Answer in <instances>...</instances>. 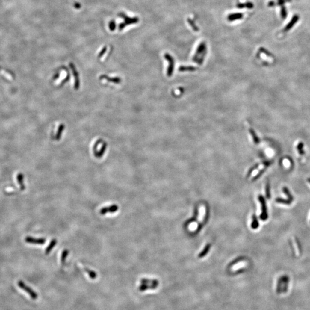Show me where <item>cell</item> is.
<instances>
[{"label": "cell", "instance_id": "obj_14", "mask_svg": "<svg viewBox=\"0 0 310 310\" xmlns=\"http://www.w3.org/2000/svg\"><path fill=\"white\" fill-rule=\"evenodd\" d=\"M64 127H65V126H64V124H62L59 125L58 130V131H57V133H56V135L55 136V139L56 140H59L61 139L62 133H63V131L64 129Z\"/></svg>", "mask_w": 310, "mask_h": 310}, {"label": "cell", "instance_id": "obj_13", "mask_svg": "<svg viewBox=\"0 0 310 310\" xmlns=\"http://www.w3.org/2000/svg\"><path fill=\"white\" fill-rule=\"evenodd\" d=\"M56 243H57V240L56 239H53L52 241H51V242L49 243V244L48 245V247L46 249L45 252H46V255H48L51 252V251L53 249V248H54L55 245H56Z\"/></svg>", "mask_w": 310, "mask_h": 310}, {"label": "cell", "instance_id": "obj_20", "mask_svg": "<svg viewBox=\"0 0 310 310\" xmlns=\"http://www.w3.org/2000/svg\"><path fill=\"white\" fill-rule=\"evenodd\" d=\"M69 254V251L68 250H64L62 253L61 255V262L64 264L66 262V260L67 259V257Z\"/></svg>", "mask_w": 310, "mask_h": 310}, {"label": "cell", "instance_id": "obj_16", "mask_svg": "<svg viewBox=\"0 0 310 310\" xmlns=\"http://www.w3.org/2000/svg\"><path fill=\"white\" fill-rule=\"evenodd\" d=\"M282 191H283V192L287 196L288 199L292 202L293 200H294V196H293V195H292V193H291V192L289 191V189L287 187H284L282 188Z\"/></svg>", "mask_w": 310, "mask_h": 310}, {"label": "cell", "instance_id": "obj_7", "mask_svg": "<svg viewBox=\"0 0 310 310\" xmlns=\"http://www.w3.org/2000/svg\"><path fill=\"white\" fill-rule=\"evenodd\" d=\"M25 241L27 243L32 244L43 245L46 242V240L45 238H34V237H27L25 238Z\"/></svg>", "mask_w": 310, "mask_h": 310}, {"label": "cell", "instance_id": "obj_10", "mask_svg": "<svg viewBox=\"0 0 310 310\" xmlns=\"http://www.w3.org/2000/svg\"><path fill=\"white\" fill-rule=\"evenodd\" d=\"M282 292L284 293H285L288 291L289 277L287 276H282Z\"/></svg>", "mask_w": 310, "mask_h": 310}, {"label": "cell", "instance_id": "obj_21", "mask_svg": "<svg viewBox=\"0 0 310 310\" xmlns=\"http://www.w3.org/2000/svg\"><path fill=\"white\" fill-rule=\"evenodd\" d=\"M245 265V262H238V263H237L235 264H234V265L233 266V267L232 268V270H238L239 269L242 268L244 267Z\"/></svg>", "mask_w": 310, "mask_h": 310}, {"label": "cell", "instance_id": "obj_2", "mask_svg": "<svg viewBox=\"0 0 310 310\" xmlns=\"http://www.w3.org/2000/svg\"><path fill=\"white\" fill-rule=\"evenodd\" d=\"M258 200L261 203V205L262 213L260 215V218L262 220H266L268 218V215L267 213V207L266 205L265 199L264 198L263 196L259 195L258 196Z\"/></svg>", "mask_w": 310, "mask_h": 310}, {"label": "cell", "instance_id": "obj_18", "mask_svg": "<svg viewBox=\"0 0 310 310\" xmlns=\"http://www.w3.org/2000/svg\"><path fill=\"white\" fill-rule=\"evenodd\" d=\"M84 270L88 274V275H89V276L91 279H95L96 278V273L95 272H94L93 270H90V269L88 268H84Z\"/></svg>", "mask_w": 310, "mask_h": 310}, {"label": "cell", "instance_id": "obj_11", "mask_svg": "<svg viewBox=\"0 0 310 310\" xmlns=\"http://www.w3.org/2000/svg\"><path fill=\"white\" fill-rule=\"evenodd\" d=\"M164 56H165V58L167 59V61L169 62L170 66L168 67V69H169L168 74H171V72L173 71V66H174V61H173V58H172V56L168 54H165Z\"/></svg>", "mask_w": 310, "mask_h": 310}, {"label": "cell", "instance_id": "obj_15", "mask_svg": "<svg viewBox=\"0 0 310 310\" xmlns=\"http://www.w3.org/2000/svg\"><path fill=\"white\" fill-rule=\"evenodd\" d=\"M23 179H24L23 175L22 173H19L17 176V182L19 183V185L20 186L21 190H24L25 189V186L24 185Z\"/></svg>", "mask_w": 310, "mask_h": 310}, {"label": "cell", "instance_id": "obj_17", "mask_svg": "<svg viewBox=\"0 0 310 310\" xmlns=\"http://www.w3.org/2000/svg\"><path fill=\"white\" fill-rule=\"evenodd\" d=\"M276 202L278 203H281V204H284V205H291L292 202H291L289 200L287 199H283V198H277L276 199Z\"/></svg>", "mask_w": 310, "mask_h": 310}, {"label": "cell", "instance_id": "obj_12", "mask_svg": "<svg viewBox=\"0 0 310 310\" xmlns=\"http://www.w3.org/2000/svg\"><path fill=\"white\" fill-rule=\"evenodd\" d=\"M205 213H206V208H205V206L202 205L199 207V217H198V222L199 224L202 223V222H203L204 217L205 216Z\"/></svg>", "mask_w": 310, "mask_h": 310}, {"label": "cell", "instance_id": "obj_23", "mask_svg": "<svg viewBox=\"0 0 310 310\" xmlns=\"http://www.w3.org/2000/svg\"><path fill=\"white\" fill-rule=\"evenodd\" d=\"M109 29H110L111 31H114L116 29V22L113 20L110 21L109 24Z\"/></svg>", "mask_w": 310, "mask_h": 310}, {"label": "cell", "instance_id": "obj_8", "mask_svg": "<svg viewBox=\"0 0 310 310\" xmlns=\"http://www.w3.org/2000/svg\"><path fill=\"white\" fill-rule=\"evenodd\" d=\"M99 78H100V79H105L109 82L114 83H120L122 81L120 78H117V77L111 78L106 75H102L100 76Z\"/></svg>", "mask_w": 310, "mask_h": 310}, {"label": "cell", "instance_id": "obj_3", "mask_svg": "<svg viewBox=\"0 0 310 310\" xmlns=\"http://www.w3.org/2000/svg\"><path fill=\"white\" fill-rule=\"evenodd\" d=\"M18 285L20 288L28 293V295L31 296L33 299H36L37 298V294L31 288L28 287L27 285L26 284H25L22 281H19L18 282Z\"/></svg>", "mask_w": 310, "mask_h": 310}, {"label": "cell", "instance_id": "obj_19", "mask_svg": "<svg viewBox=\"0 0 310 310\" xmlns=\"http://www.w3.org/2000/svg\"><path fill=\"white\" fill-rule=\"evenodd\" d=\"M252 227L254 229H255L257 228H258L259 226V223H258V220L256 217V216L255 215H253V217H252Z\"/></svg>", "mask_w": 310, "mask_h": 310}, {"label": "cell", "instance_id": "obj_24", "mask_svg": "<svg viewBox=\"0 0 310 310\" xmlns=\"http://www.w3.org/2000/svg\"><path fill=\"white\" fill-rule=\"evenodd\" d=\"M198 227V225L196 222H193L189 225V229L191 231H195L196 230Z\"/></svg>", "mask_w": 310, "mask_h": 310}, {"label": "cell", "instance_id": "obj_26", "mask_svg": "<svg viewBox=\"0 0 310 310\" xmlns=\"http://www.w3.org/2000/svg\"><path fill=\"white\" fill-rule=\"evenodd\" d=\"M188 22H189V24H190V25L193 27V29L194 30V31H198V27L196 26V25H195V24H193V21L191 20H188Z\"/></svg>", "mask_w": 310, "mask_h": 310}, {"label": "cell", "instance_id": "obj_25", "mask_svg": "<svg viewBox=\"0 0 310 310\" xmlns=\"http://www.w3.org/2000/svg\"><path fill=\"white\" fill-rule=\"evenodd\" d=\"M106 50H107V47H104L103 48H102V49H101V51H100V52L98 54V58H101V57H102L103 55L105 54V52H106Z\"/></svg>", "mask_w": 310, "mask_h": 310}, {"label": "cell", "instance_id": "obj_22", "mask_svg": "<svg viewBox=\"0 0 310 310\" xmlns=\"http://www.w3.org/2000/svg\"><path fill=\"white\" fill-rule=\"evenodd\" d=\"M270 184L267 183L265 187V193H266V196L268 199L270 198Z\"/></svg>", "mask_w": 310, "mask_h": 310}, {"label": "cell", "instance_id": "obj_1", "mask_svg": "<svg viewBox=\"0 0 310 310\" xmlns=\"http://www.w3.org/2000/svg\"><path fill=\"white\" fill-rule=\"evenodd\" d=\"M206 44L205 42H202L198 46L196 52L193 56V60L194 62L201 63L203 61V59L206 54Z\"/></svg>", "mask_w": 310, "mask_h": 310}, {"label": "cell", "instance_id": "obj_5", "mask_svg": "<svg viewBox=\"0 0 310 310\" xmlns=\"http://www.w3.org/2000/svg\"><path fill=\"white\" fill-rule=\"evenodd\" d=\"M119 207L116 205H113L110 206L105 207L100 210L99 213L101 215H105L107 213H113L116 212Z\"/></svg>", "mask_w": 310, "mask_h": 310}, {"label": "cell", "instance_id": "obj_30", "mask_svg": "<svg viewBox=\"0 0 310 310\" xmlns=\"http://www.w3.org/2000/svg\"><path fill=\"white\" fill-rule=\"evenodd\" d=\"M308 181H309V182L310 183V178H309V179H308Z\"/></svg>", "mask_w": 310, "mask_h": 310}, {"label": "cell", "instance_id": "obj_29", "mask_svg": "<svg viewBox=\"0 0 310 310\" xmlns=\"http://www.w3.org/2000/svg\"><path fill=\"white\" fill-rule=\"evenodd\" d=\"M74 7L76 8V9H79L81 7V5L80 4L76 2V3H75V4H74Z\"/></svg>", "mask_w": 310, "mask_h": 310}, {"label": "cell", "instance_id": "obj_9", "mask_svg": "<svg viewBox=\"0 0 310 310\" xmlns=\"http://www.w3.org/2000/svg\"><path fill=\"white\" fill-rule=\"evenodd\" d=\"M244 15L243 14L241 13H234L230 14L227 16V20L229 21H234L235 20H241L242 19Z\"/></svg>", "mask_w": 310, "mask_h": 310}, {"label": "cell", "instance_id": "obj_4", "mask_svg": "<svg viewBox=\"0 0 310 310\" xmlns=\"http://www.w3.org/2000/svg\"><path fill=\"white\" fill-rule=\"evenodd\" d=\"M120 17L124 19V23L126 24V26L131 25V24H137L139 21V19L137 17H129L128 16H126L124 13H120L118 14Z\"/></svg>", "mask_w": 310, "mask_h": 310}, {"label": "cell", "instance_id": "obj_6", "mask_svg": "<svg viewBox=\"0 0 310 310\" xmlns=\"http://www.w3.org/2000/svg\"><path fill=\"white\" fill-rule=\"evenodd\" d=\"M69 67L71 69V71L73 73V75L74 76V78H75V89L78 90L79 87V86H80V83H79V74H78V71H76V69H75V67L74 66V64L72 63H69Z\"/></svg>", "mask_w": 310, "mask_h": 310}, {"label": "cell", "instance_id": "obj_28", "mask_svg": "<svg viewBox=\"0 0 310 310\" xmlns=\"http://www.w3.org/2000/svg\"><path fill=\"white\" fill-rule=\"evenodd\" d=\"M125 27H126V24L124 23V22H121V23H120V25H119V26H118V29H119V30H120V31H122V30H123V29H124V28H125Z\"/></svg>", "mask_w": 310, "mask_h": 310}, {"label": "cell", "instance_id": "obj_27", "mask_svg": "<svg viewBox=\"0 0 310 310\" xmlns=\"http://www.w3.org/2000/svg\"><path fill=\"white\" fill-rule=\"evenodd\" d=\"M210 245H207L205 249V250H204L202 252V253L199 255V257H203L204 255H206L207 253V251H208V249H210Z\"/></svg>", "mask_w": 310, "mask_h": 310}]
</instances>
